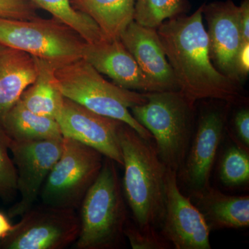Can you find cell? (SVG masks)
<instances>
[{"instance_id":"6da1fadb","label":"cell","mask_w":249,"mask_h":249,"mask_svg":"<svg viewBox=\"0 0 249 249\" xmlns=\"http://www.w3.org/2000/svg\"><path fill=\"white\" fill-rule=\"evenodd\" d=\"M157 31L179 91L190 102L196 105L213 99L232 106L246 103L242 85L222 74L211 61L202 6L191 16L167 19Z\"/></svg>"},{"instance_id":"7a4b0ae2","label":"cell","mask_w":249,"mask_h":249,"mask_svg":"<svg viewBox=\"0 0 249 249\" xmlns=\"http://www.w3.org/2000/svg\"><path fill=\"white\" fill-rule=\"evenodd\" d=\"M119 143L124 168L122 189L133 221L142 227H161L165 213L167 167L153 142L123 123Z\"/></svg>"},{"instance_id":"3957f363","label":"cell","mask_w":249,"mask_h":249,"mask_svg":"<svg viewBox=\"0 0 249 249\" xmlns=\"http://www.w3.org/2000/svg\"><path fill=\"white\" fill-rule=\"evenodd\" d=\"M147 101L129 109L153 138L159 157L178 173L183 166L196 128V105L179 91L145 93Z\"/></svg>"},{"instance_id":"277c9868","label":"cell","mask_w":249,"mask_h":249,"mask_svg":"<svg viewBox=\"0 0 249 249\" xmlns=\"http://www.w3.org/2000/svg\"><path fill=\"white\" fill-rule=\"evenodd\" d=\"M116 163L104 157L102 168L80 204L78 249H114L122 246L128 219Z\"/></svg>"},{"instance_id":"5b68a950","label":"cell","mask_w":249,"mask_h":249,"mask_svg":"<svg viewBox=\"0 0 249 249\" xmlns=\"http://www.w3.org/2000/svg\"><path fill=\"white\" fill-rule=\"evenodd\" d=\"M55 76L65 98L93 112L122 121L145 140L153 142L151 134L139 124L129 110L146 102L145 93L108 82L83 58L55 69Z\"/></svg>"},{"instance_id":"8992f818","label":"cell","mask_w":249,"mask_h":249,"mask_svg":"<svg viewBox=\"0 0 249 249\" xmlns=\"http://www.w3.org/2000/svg\"><path fill=\"white\" fill-rule=\"evenodd\" d=\"M86 41L57 18H0V43L42 59L55 68L83 58Z\"/></svg>"},{"instance_id":"52a82bcc","label":"cell","mask_w":249,"mask_h":249,"mask_svg":"<svg viewBox=\"0 0 249 249\" xmlns=\"http://www.w3.org/2000/svg\"><path fill=\"white\" fill-rule=\"evenodd\" d=\"M104 157L92 147L63 137L61 155L41 189L42 204L79 209L101 172Z\"/></svg>"},{"instance_id":"ba28073f","label":"cell","mask_w":249,"mask_h":249,"mask_svg":"<svg viewBox=\"0 0 249 249\" xmlns=\"http://www.w3.org/2000/svg\"><path fill=\"white\" fill-rule=\"evenodd\" d=\"M201 106L191 145L178 180L191 192L209 186L210 178L219 147L228 132L232 105L210 99Z\"/></svg>"},{"instance_id":"9c48e42d","label":"cell","mask_w":249,"mask_h":249,"mask_svg":"<svg viewBox=\"0 0 249 249\" xmlns=\"http://www.w3.org/2000/svg\"><path fill=\"white\" fill-rule=\"evenodd\" d=\"M13 231L0 241V249H63L80 232L76 211L42 204L21 216Z\"/></svg>"},{"instance_id":"30bf717a","label":"cell","mask_w":249,"mask_h":249,"mask_svg":"<svg viewBox=\"0 0 249 249\" xmlns=\"http://www.w3.org/2000/svg\"><path fill=\"white\" fill-rule=\"evenodd\" d=\"M63 138L36 142L11 139L10 152L17 173V190L20 199L11 206L9 218L21 217L34 206L41 189L61 155Z\"/></svg>"},{"instance_id":"8fae6325","label":"cell","mask_w":249,"mask_h":249,"mask_svg":"<svg viewBox=\"0 0 249 249\" xmlns=\"http://www.w3.org/2000/svg\"><path fill=\"white\" fill-rule=\"evenodd\" d=\"M160 232L176 249H210L211 231L199 210L180 191L178 173L167 169Z\"/></svg>"},{"instance_id":"7c38bea8","label":"cell","mask_w":249,"mask_h":249,"mask_svg":"<svg viewBox=\"0 0 249 249\" xmlns=\"http://www.w3.org/2000/svg\"><path fill=\"white\" fill-rule=\"evenodd\" d=\"M56 121L64 138L92 147L123 167L119 134L124 122L93 112L65 97Z\"/></svg>"},{"instance_id":"4fadbf2b","label":"cell","mask_w":249,"mask_h":249,"mask_svg":"<svg viewBox=\"0 0 249 249\" xmlns=\"http://www.w3.org/2000/svg\"><path fill=\"white\" fill-rule=\"evenodd\" d=\"M208 24L210 58L214 67L231 79L242 84L237 71V58L245 43L240 26V7L232 0L202 5Z\"/></svg>"},{"instance_id":"5bb4252c","label":"cell","mask_w":249,"mask_h":249,"mask_svg":"<svg viewBox=\"0 0 249 249\" xmlns=\"http://www.w3.org/2000/svg\"><path fill=\"white\" fill-rule=\"evenodd\" d=\"M155 92L179 91L157 29L132 21L119 37Z\"/></svg>"},{"instance_id":"9a60e30c","label":"cell","mask_w":249,"mask_h":249,"mask_svg":"<svg viewBox=\"0 0 249 249\" xmlns=\"http://www.w3.org/2000/svg\"><path fill=\"white\" fill-rule=\"evenodd\" d=\"M82 58L121 88L138 92H155L120 39L103 40L96 43L86 42Z\"/></svg>"},{"instance_id":"2e32d148","label":"cell","mask_w":249,"mask_h":249,"mask_svg":"<svg viewBox=\"0 0 249 249\" xmlns=\"http://www.w3.org/2000/svg\"><path fill=\"white\" fill-rule=\"evenodd\" d=\"M189 197L203 216L210 231L249 226L248 196H228L209 185L191 192Z\"/></svg>"},{"instance_id":"e0dca14e","label":"cell","mask_w":249,"mask_h":249,"mask_svg":"<svg viewBox=\"0 0 249 249\" xmlns=\"http://www.w3.org/2000/svg\"><path fill=\"white\" fill-rule=\"evenodd\" d=\"M37 74L30 54L0 43V122Z\"/></svg>"},{"instance_id":"ac0fdd59","label":"cell","mask_w":249,"mask_h":249,"mask_svg":"<svg viewBox=\"0 0 249 249\" xmlns=\"http://www.w3.org/2000/svg\"><path fill=\"white\" fill-rule=\"evenodd\" d=\"M34 58L37 62V76L24 90L19 100L31 112L56 120L65 99L57 85L56 68L45 60Z\"/></svg>"},{"instance_id":"d6986e66","label":"cell","mask_w":249,"mask_h":249,"mask_svg":"<svg viewBox=\"0 0 249 249\" xmlns=\"http://www.w3.org/2000/svg\"><path fill=\"white\" fill-rule=\"evenodd\" d=\"M6 134L18 142L61 139V131L57 121L31 112L20 100L6 113L0 122Z\"/></svg>"},{"instance_id":"ffe728a7","label":"cell","mask_w":249,"mask_h":249,"mask_svg":"<svg viewBox=\"0 0 249 249\" xmlns=\"http://www.w3.org/2000/svg\"><path fill=\"white\" fill-rule=\"evenodd\" d=\"M72 6L89 16L101 28L107 40L119 39L134 20L136 0H70Z\"/></svg>"},{"instance_id":"44dd1931","label":"cell","mask_w":249,"mask_h":249,"mask_svg":"<svg viewBox=\"0 0 249 249\" xmlns=\"http://www.w3.org/2000/svg\"><path fill=\"white\" fill-rule=\"evenodd\" d=\"M30 1L38 9L45 10L53 18L76 31L88 43H96L107 40L98 24L89 16L74 9L70 0Z\"/></svg>"},{"instance_id":"7402d4cb","label":"cell","mask_w":249,"mask_h":249,"mask_svg":"<svg viewBox=\"0 0 249 249\" xmlns=\"http://www.w3.org/2000/svg\"><path fill=\"white\" fill-rule=\"evenodd\" d=\"M187 0H136L134 21L144 27H160L167 19L186 14Z\"/></svg>"},{"instance_id":"603a6c76","label":"cell","mask_w":249,"mask_h":249,"mask_svg":"<svg viewBox=\"0 0 249 249\" xmlns=\"http://www.w3.org/2000/svg\"><path fill=\"white\" fill-rule=\"evenodd\" d=\"M219 181L228 188H240L249 184V149L240 145L228 147L219 162Z\"/></svg>"},{"instance_id":"cb8c5ba5","label":"cell","mask_w":249,"mask_h":249,"mask_svg":"<svg viewBox=\"0 0 249 249\" xmlns=\"http://www.w3.org/2000/svg\"><path fill=\"white\" fill-rule=\"evenodd\" d=\"M11 138L0 125V198L4 201L14 199L17 190V173L9 155Z\"/></svg>"},{"instance_id":"d4e9b609","label":"cell","mask_w":249,"mask_h":249,"mask_svg":"<svg viewBox=\"0 0 249 249\" xmlns=\"http://www.w3.org/2000/svg\"><path fill=\"white\" fill-rule=\"evenodd\" d=\"M124 235L133 249H166L171 245L157 228L139 226L129 218L124 226Z\"/></svg>"},{"instance_id":"484cf974","label":"cell","mask_w":249,"mask_h":249,"mask_svg":"<svg viewBox=\"0 0 249 249\" xmlns=\"http://www.w3.org/2000/svg\"><path fill=\"white\" fill-rule=\"evenodd\" d=\"M37 10L30 0H0V18L29 20L38 17Z\"/></svg>"},{"instance_id":"4316f807","label":"cell","mask_w":249,"mask_h":249,"mask_svg":"<svg viewBox=\"0 0 249 249\" xmlns=\"http://www.w3.org/2000/svg\"><path fill=\"white\" fill-rule=\"evenodd\" d=\"M243 104L244 103L241 104V107L234 113L232 124L235 136L242 144V146L249 149V109L248 106H243Z\"/></svg>"},{"instance_id":"83f0119b","label":"cell","mask_w":249,"mask_h":249,"mask_svg":"<svg viewBox=\"0 0 249 249\" xmlns=\"http://www.w3.org/2000/svg\"><path fill=\"white\" fill-rule=\"evenodd\" d=\"M249 43H244L242 46L237 58V71L241 81L247 79L249 72Z\"/></svg>"},{"instance_id":"f1b7e54d","label":"cell","mask_w":249,"mask_h":249,"mask_svg":"<svg viewBox=\"0 0 249 249\" xmlns=\"http://www.w3.org/2000/svg\"><path fill=\"white\" fill-rule=\"evenodd\" d=\"M240 7V26L245 43H249V0H243Z\"/></svg>"},{"instance_id":"f546056e","label":"cell","mask_w":249,"mask_h":249,"mask_svg":"<svg viewBox=\"0 0 249 249\" xmlns=\"http://www.w3.org/2000/svg\"><path fill=\"white\" fill-rule=\"evenodd\" d=\"M15 225L9 220V216L0 211V241L4 240L13 231Z\"/></svg>"}]
</instances>
